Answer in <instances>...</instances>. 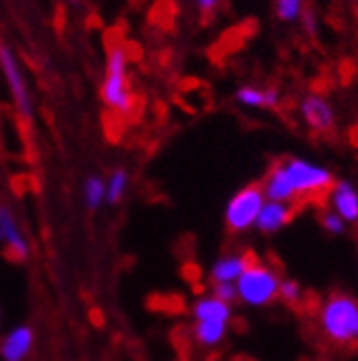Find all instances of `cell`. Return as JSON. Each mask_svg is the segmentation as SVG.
Masks as SVG:
<instances>
[{
	"mask_svg": "<svg viewBox=\"0 0 358 361\" xmlns=\"http://www.w3.org/2000/svg\"><path fill=\"white\" fill-rule=\"evenodd\" d=\"M322 226H324V231L331 235H343V231H345V221L335 211L322 213Z\"/></svg>",
	"mask_w": 358,
	"mask_h": 361,
	"instance_id": "cell-21",
	"label": "cell"
},
{
	"mask_svg": "<svg viewBox=\"0 0 358 361\" xmlns=\"http://www.w3.org/2000/svg\"><path fill=\"white\" fill-rule=\"evenodd\" d=\"M262 185H247L236 192L226 207V226L230 233H245L255 226L260 209L264 204Z\"/></svg>",
	"mask_w": 358,
	"mask_h": 361,
	"instance_id": "cell-6",
	"label": "cell"
},
{
	"mask_svg": "<svg viewBox=\"0 0 358 361\" xmlns=\"http://www.w3.org/2000/svg\"><path fill=\"white\" fill-rule=\"evenodd\" d=\"M67 3H69V5H73V7H75V5H79V0H67Z\"/></svg>",
	"mask_w": 358,
	"mask_h": 361,
	"instance_id": "cell-25",
	"label": "cell"
},
{
	"mask_svg": "<svg viewBox=\"0 0 358 361\" xmlns=\"http://www.w3.org/2000/svg\"><path fill=\"white\" fill-rule=\"evenodd\" d=\"M0 71H3V75H5L11 99H13L15 110L20 112V116L32 118L34 108H32V97H30V90H28L26 75L22 71V65H20L13 48L5 41H0Z\"/></svg>",
	"mask_w": 358,
	"mask_h": 361,
	"instance_id": "cell-5",
	"label": "cell"
},
{
	"mask_svg": "<svg viewBox=\"0 0 358 361\" xmlns=\"http://www.w3.org/2000/svg\"><path fill=\"white\" fill-rule=\"evenodd\" d=\"M251 262H253L251 254H228V256H221L212 264V269H210V280H212V284H221V282L234 284L245 274V269Z\"/></svg>",
	"mask_w": 358,
	"mask_h": 361,
	"instance_id": "cell-12",
	"label": "cell"
},
{
	"mask_svg": "<svg viewBox=\"0 0 358 361\" xmlns=\"http://www.w3.org/2000/svg\"><path fill=\"white\" fill-rule=\"evenodd\" d=\"M212 297H217L219 301H226V303H234L238 299L236 295V284H230V282H221V284H215L212 286Z\"/></svg>",
	"mask_w": 358,
	"mask_h": 361,
	"instance_id": "cell-22",
	"label": "cell"
},
{
	"mask_svg": "<svg viewBox=\"0 0 358 361\" xmlns=\"http://www.w3.org/2000/svg\"><path fill=\"white\" fill-rule=\"evenodd\" d=\"M302 11H305L302 0H275V13L286 24L300 22Z\"/></svg>",
	"mask_w": 358,
	"mask_h": 361,
	"instance_id": "cell-19",
	"label": "cell"
},
{
	"mask_svg": "<svg viewBox=\"0 0 358 361\" xmlns=\"http://www.w3.org/2000/svg\"><path fill=\"white\" fill-rule=\"evenodd\" d=\"M300 20L305 22L307 32H316V16H313L309 9H305V11H302V18H300Z\"/></svg>",
	"mask_w": 358,
	"mask_h": 361,
	"instance_id": "cell-24",
	"label": "cell"
},
{
	"mask_svg": "<svg viewBox=\"0 0 358 361\" xmlns=\"http://www.w3.org/2000/svg\"><path fill=\"white\" fill-rule=\"evenodd\" d=\"M294 215V207L288 202H275V200H264L260 215L255 219V228L266 233V235H273L277 231H281L283 226L290 224Z\"/></svg>",
	"mask_w": 358,
	"mask_h": 361,
	"instance_id": "cell-10",
	"label": "cell"
},
{
	"mask_svg": "<svg viewBox=\"0 0 358 361\" xmlns=\"http://www.w3.org/2000/svg\"><path fill=\"white\" fill-rule=\"evenodd\" d=\"M193 319H196V323L210 321V323H226V325H230L232 305L226 303V301H219L212 295L202 297V299H198L193 303Z\"/></svg>",
	"mask_w": 358,
	"mask_h": 361,
	"instance_id": "cell-15",
	"label": "cell"
},
{
	"mask_svg": "<svg viewBox=\"0 0 358 361\" xmlns=\"http://www.w3.org/2000/svg\"><path fill=\"white\" fill-rule=\"evenodd\" d=\"M228 334V325L226 323H210V321H202L196 323L193 327V338L198 340L200 346L212 348L217 344H221V340Z\"/></svg>",
	"mask_w": 358,
	"mask_h": 361,
	"instance_id": "cell-16",
	"label": "cell"
},
{
	"mask_svg": "<svg viewBox=\"0 0 358 361\" xmlns=\"http://www.w3.org/2000/svg\"><path fill=\"white\" fill-rule=\"evenodd\" d=\"M300 293H302V290H300L298 282H294V280H281V282H279V299H281V301L294 305V303H298Z\"/></svg>",
	"mask_w": 358,
	"mask_h": 361,
	"instance_id": "cell-20",
	"label": "cell"
},
{
	"mask_svg": "<svg viewBox=\"0 0 358 361\" xmlns=\"http://www.w3.org/2000/svg\"><path fill=\"white\" fill-rule=\"evenodd\" d=\"M331 202L335 207V213L343 221H358V192L354 190L352 183H347V180L333 183Z\"/></svg>",
	"mask_w": 358,
	"mask_h": 361,
	"instance_id": "cell-13",
	"label": "cell"
},
{
	"mask_svg": "<svg viewBox=\"0 0 358 361\" xmlns=\"http://www.w3.org/2000/svg\"><path fill=\"white\" fill-rule=\"evenodd\" d=\"M193 9L202 16V18H210L215 16V11L221 7V0H191Z\"/></svg>",
	"mask_w": 358,
	"mask_h": 361,
	"instance_id": "cell-23",
	"label": "cell"
},
{
	"mask_svg": "<svg viewBox=\"0 0 358 361\" xmlns=\"http://www.w3.org/2000/svg\"><path fill=\"white\" fill-rule=\"evenodd\" d=\"M290 183L296 192V198L300 196H313V194H322L328 192L333 188V174L328 168L318 166V164H311L298 157H288L281 161Z\"/></svg>",
	"mask_w": 358,
	"mask_h": 361,
	"instance_id": "cell-4",
	"label": "cell"
},
{
	"mask_svg": "<svg viewBox=\"0 0 358 361\" xmlns=\"http://www.w3.org/2000/svg\"><path fill=\"white\" fill-rule=\"evenodd\" d=\"M129 190V172L124 168L114 170L106 180V200L110 204H118Z\"/></svg>",
	"mask_w": 358,
	"mask_h": 361,
	"instance_id": "cell-17",
	"label": "cell"
},
{
	"mask_svg": "<svg viewBox=\"0 0 358 361\" xmlns=\"http://www.w3.org/2000/svg\"><path fill=\"white\" fill-rule=\"evenodd\" d=\"M106 200V178L93 174L84 180V202L88 209H99Z\"/></svg>",
	"mask_w": 358,
	"mask_h": 361,
	"instance_id": "cell-18",
	"label": "cell"
},
{
	"mask_svg": "<svg viewBox=\"0 0 358 361\" xmlns=\"http://www.w3.org/2000/svg\"><path fill=\"white\" fill-rule=\"evenodd\" d=\"M34 346V331L28 325H18L0 342V355L5 361H26Z\"/></svg>",
	"mask_w": 358,
	"mask_h": 361,
	"instance_id": "cell-9",
	"label": "cell"
},
{
	"mask_svg": "<svg viewBox=\"0 0 358 361\" xmlns=\"http://www.w3.org/2000/svg\"><path fill=\"white\" fill-rule=\"evenodd\" d=\"M236 102L243 108H251V110H273L279 106V90L277 88L241 86L236 90Z\"/></svg>",
	"mask_w": 358,
	"mask_h": 361,
	"instance_id": "cell-14",
	"label": "cell"
},
{
	"mask_svg": "<svg viewBox=\"0 0 358 361\" xmlns=\"http://www.w3.org/2000/svg\"><path fill=\"white\" fill-rule=\"evenodd\" d=\"M300 114H302V121L313 131L326 133V131H331L335 127V110L320 95H307L300 102Z\"/></svg>",
	"mask_w": 358,
	"mask_h": 361,
	"instance_id": "cell-8",
	"label": "cell"
},
{
	"mask_svg": "<svg viewBox=\"0 0 358 361\" xmlns=\"http://www.w3.org/2000/svg\"><path fill=\"white\" fill-rule=\"evenodd\" d=\"M262 192H264V198L266 200H275V202H288L292 204L296 200V192L290 183L288 178V172L283 168V164H275L268 172V176L264 178L262 183Z\"/></svg>",
	"mask_w": 358,
	"mask_h": 361,
	"instance_id": "cell-11",
	"label": "cell"
},
{
	"mask_svg": "<svg viewBox=\"0 0 358 361\" xmlns=\"http://www.w3.org/2000/svg\"><path fill=\"white\" fill-rule=\"evenodd\" d=\"M320 327L324 336L335 344H356L358 342V301L350 295H333L322 312Z\"/></svg>",
	"mask_w": 358,
	"mask_h": 361,
	"instance_id": "cell-2",
	"label": "cell"
},
{
	"mask_svg": "<svg viewBox=\"0 0 358 361\" xmlns=\"http://www.w3.org/2000/svg\"><path fill=\"white\" fill-rule=\"evenodd\" d=\"M279 282L281 280L275 269L253 260L234 284H236V295L245 305L266 307L279 297Z\"/></svg>",
	"mask_w": 358,
	"mask_h": 361,
	"instance_id": "cell-3",
	"label": "cell"
},
{
	"mask_svg": "<svg viewBox=\"0 0 358 361\" xmlns=\"http://www.w3.org/2000/svg\"><path fill=\"white\" fill-rule=\"evenodd\" d=\"M0 243L15 260H26L30 254V245L20 228L18 217L5 202H0Z\"/></svg>",
	"mask_w": 358,
	"mask_h": 361,
	"instance_id": "cell-7",
	"label": "cell"
},
{
	"mask_svg": "<svg viewBox=\"0 0 358 361\" xmlns=\"http://www.w3.org/2000/svg\"><path fill=\"white\" fill-rule=\"evenodd\" d=\"M99 95L103 106L114 114H129L133 110L136 97H133L129 80V52L122 43L110 45Z\"/></svg>",
	"mask_w": 358,
	"mask_h": 361,
	"instance_id": "cell-1",
	"label": "cell"
}]
</instances>
